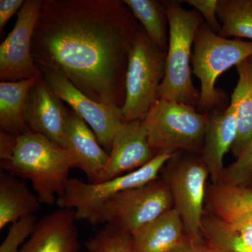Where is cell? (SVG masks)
Returning <instances> with one entry per match:
<instances>
[{"label":"cell","mask_w":252,"mask_h":252,"mask_svg":"<svg viewBox=\"0 0 252 252\" xmlns=\"http://www.w3.org/2000/svg\"><path fill=\"white\" fill-rule=\"evenodd\" d=\"M140 28L123 1L43 0L32 55L89 98L122 109L129 50Z\"/></svg>","instance_id":"obj_1"},{"label":"cell","mask_w":252,"mask_h":252,"mask_svg":"<svg viewBox=\"0 0 252 252\" xmlns=\"http://www.w3.org/2000/svg\"><path fill=\"white\" fill-rule=\"evenodd\" d=\"M74 167L75 159L68 149L32 131L16 137L12 157L1 163V171L31 181L39 201L48 206L64 193Z\"/></svg>","instance_id":"obj_2"},{"label":"cell","mask_w":252,"mask_h":252,"mask_svg":"<svg viewBox=\"0 0 252 252\" xmlns=\"http://www.w3.org/2000/svg\"><path fill=\"white\" fill-rule=\"evenodd\" d=\"M168 20L169 41L165 74L158 90L159 98L196 107L200 92L191 78L192 49L203 18L196 10L182 7L180 1H162Z\"/></svg>","instance_id":"obj_3"},{"label":"cell","mask_w":252,"mask_h":252,"mask_svg":"<svg viewBox=\"0 0 252 252\" xmlns=\"http://www.w3.org/2000/svg\"><path fill=\"white\" fill-rule=\"evenodd\" d=\"M177 155V153L170 152L158 154L147 165L137 170L97 183L70 178L56 204L59 208L74 210L77 220L99 224L102 223L104 207L112 199L126 190L157 180L167 162Z\"/></svg>","instance_id":"obj_4"},{"label":"cell","mask_w":252,"mask_h":252,"mask_svg":"<svg viewBox=\"0 0 252 252\" xmlns=\"http://www.w3.org/2000/svg\"><path fill=\"white\" fill-rule=\"evenodd\" d=\"M252 56V41L230 39L203 23L197 31L191 56L192 73L200 81L199 112L208 114L220 101L216 89L220 76Z\"/></svg>","instance_id":"obj_5"},{"label":"cell","mask_w":252,"mask_h":252,"mask_svg":"<svg viewBox=\"0 0 252 252\" xmlns=\"http://www.w3.org/2000/svg\"><path fill=\"white\" fill-rule=\"evenodd\" d=\"M208 114L188 104L158 98L143 124L155 154L180 151L201 152L208 124Z\"/></svg>","instance_id":"obj_6"},{"label":"cell","mask_w":252,"mask_h":252,"mask_svg":"<svg viewBox=\"0 0 252 252\" xmlns=\"http://www.w3.org/2000/svg\"><path fill=\"white\" fill-rule=\"evenodd\" d=\"M166 53L151 40L141 26L129 50L126 74V99L122 108L125 122L144 121L157 102L165 74Z\"/></svg>","instance_id":"obj_7"},{"label":"cell","mask_w":252,"mask_h":252,"mask_svg":"<svg viewBox=\"0 0 252 252\" xmlns=\"http://www.w3.org/2000/svg\"><path fill=\"white\" fill-rule=\"evenodd\" d=\"M173 206L170 187L157 179L118 194L104 207L102 223L132 235Z\"/></svg>","instance_id":"obj_8"},{"label":"cell","mask_w":252,"mask_h":252,"mask_svg":"<svg viewBox=\"0 0 252 252\" xmlns=\"http://www.w3.org/2000/svg\"><path fill=\"white\" fill-rule=\"evenodd\" d=\"M172 160L163 180L170 187L173 208L180 214L187 236L203 240L202 225L208 170L201 159L189 157L175 160L174 158Z\"/></svg>","instance_id":"obj_9"},{"label":"cell","mask_w":252,"mask_h":252,"mask_svg":"<svg viewBox=\"0 0 252 252\" xmlns=\"http://www.w3.org/2000/svg\"><path fill=\"white\" fill-rule=\"evenodd\" d=\"M43 0H26L11 32L0 46V80L18 81L41 73L32 55V41Z\"/></svg>","instance_id":"obj_10"},{"label":"cell","mask_w":252,"mask_h":252,"mask_svg":"<svg viewBox=\"0 0 252 252\" xmlns=\"http://www.w3.org/2000/svg\"><path fill=\"white\" fill-rule=\"evenodd\" d=\"M52 92L63 102L70 106L94 131L102 148L109 154L116 132L125 122L122 109L93 100L77 89L65 77L39 67Z\"/></svg>","instance_id":"obj_11"},{"label":"cell","mask_w":252,"mask_h":252,"mask_svg":"<svg viewBox=\"0 0 252 252\" xmlns=\"http://www.w3.org/2000/svg\"><path fill=\"white\" fill-rule=\"evenodd\" d=\"M109 154L108 164L101 182L137 170L157 156L149 143L143 122L140 120L124 122L118 128Z\"/></svg>","instance_id":"obj_12"},{"label":"cell","mask_w":252,"mask_h":252,"mask_svg":"<svg viewBox=\"0 0 252 252\" xmlns=\"http://www.w3.org/2000/svg\"><path fill=\"white\" fill-rule=\"evenodd\" d=\"M68 109L48 86L41 74L28 96L25 121L32 132L46 136L67 148L65 122Z\"/></svg>","instance_id":"obj_13"},{"label":"cell","mask_w":252,"mask_h":252,"mask_svg":"<svg viewBox=\"0 0 252 252\" xmlns=\"http://www.w3.org/2000/svg\"><path fill=\"white\" fill-rule=\"evenodd\" d=\"M237 114L238 106L232 102L226 109H215L208 113L201 160L208 170L213 185L221 183L225 170L223 160L225 154L231 150L237 137Z\"/></svg>","instance_id":"obj_14"},{"label":"cell","mask_w":252,"mask_h":252,"mask_svg":"<svg viewBox=\"0 0 252 252\" xmlns=\"http://www.w3.org/2000/svg\"><path fill=\"white\" fill-rule=\"evenodd\" d=\"M75 211L59 208L38 220L20 252H79Z\"/></svg>","instance_id":"obj_15"},{"label":"cell","mask_w":252,"mask_h":252,"mask_svg":"<svg viewBox=\"0 0 252 252\" xmlns=\"http://www.w3.org/2000/svg\"><path fill=\"white\" fill-rule=\"evenodd\" d=\"M65 134L67 149L75 159L77 168L84 172L90 183L100 182L109 154L99 144L94 131L72 109L66 118Z\"/></svg>","instance_id":"obj_16"},{"label":"cell","mask_w":252,"mask_h":252,"mask_svg":"<svg viewBox=\"0 0 252 252\" xmlns=\"http://www.w3.org/2000/svg\"><path fill=\"white\" fill-rule=\"evenodd\" d=\"M202 233L217 252H252V213L227 220L204 215Z\"/></svg>","instance_id":"obj_17"},{"label":"cell","mask_w":252,"mask_h":252,"mask_svg":"<svg viewBox=\"0 0 252 252\" xmlns=\"http://www.w3.org/2000/svg\"><path fill=\"white\" fill-rule=\"evenodd\" d=\"M185 225L175 208L137 230L132 236L135 252H169L185 238Z\"/></svg>","instance_id":"obj_18"},{"label":"cell","mask_w":252,"mask_h":252,"mask_svg":"<svg viewBox=\"0 0 252 252\" xmlns=\"http://www.w3.org/2000/svg\"><path fill=\"white\" fill-rule=\"evenodd\" d=\"M42 204L27 184L18 177L0 173V230L23 217L34 215Z\"/></svg>","instance_id":"obj_19"},{"label":"cell","mask_w":252,"mask_h":252,"mask_svg":"<svg viewBox=\"0 0 252 252\" xmlns=\"http://www.w3.org/2000/svg\"><path fill=\"white\" fill-rule=\"evenodd\" d=\"M40 74L24 80L0 83L1 130L14 136L23 135L31 131L25 121V113L30 92Z\"/></svg>","instance_id":"obj_20"},{"label":"cell","mask_w":252,"mask_h":252,"mask_svg":"<svg viewBox=\"0 0 252 252\" xmlns=\"http://www.w3.org/2000/svg\"><path fill=\"white\" fill-rule=\"evenodd\" d=\"M205 201L211 214L222 220L252 213V189L212 184L207 188Z\"/></svg>","instance_id":"obj_21"},{"label":"cell","mask_w":252,"mask_h":252,"mask_svg":"<svg viewBox=\"0 0 252 252\" xmlns=\"http://www.w3.org/2000/svg\"><path fill=\"white\" fill-rule=\"evenodd\" d=\"M136 19L140 21L144 31L160 50L167 53L169 28L166 11L161 1L157 0H124Z\"/></svg>","instance_id":"obj_22"},{"label":"cell","mask_w":252,"mask_h":252,"mask_svg":"<svg viewBox=\"0 0 252 252\" xmlns=\"http://www.w3.org/2000/svg\"><path fill=\"white\" fill-rule=\"evenodd\" d=\"M217 16L221 25L220 36L252 41V0H219Z\"/></svg>","instance_id":"obj_23"},{"label":"cell","mask_w":252,"mask_h":252,"mask_svg":"<svg viewBox=\"0 0 252 252\" xmlns=\"http://www.w3.org/2000/svg\"><path fill=\"white\" fill-rule=\"evenodd\" d=\"M86 252H135L132 236L107 225L85 244Z\"/></svg>","instance_id":"obj_24"},{"label":"cell","mask_w":252,"mask_h":252,"mask_svg":"<svg viewBox=\"0 0 252 252\" xmlns=\"http://www.w3.org/2000/svg\"><path fill=\"white\" fill-rule=\"evenodd\" d=\"M252 182V138L235 162L225 168L220 184L233 187H249Z\"/></svg>","instance_id":"obj_25"},{"label":"cell","mask_w":252,"mask_h":252,"mask_svg":"<svg viewBox=\"0 0 252 252\" xmlns=\"http://www.w3.org/2000/svg\"><path fill=\"white\" fill-rule=\"evenodd\" d=\"M38 220L35 215H28L11 224L0 252H20V247L32 235Z\"/></svg>","instance_id":"obj_26"},{"label":"cell","mask_w":252,"mask_h":252,"mask_svg":"<svg viewBox=\"0 0 252 252\" xmlns=\"http://www.w3.org/2000/svg\"><path fill=\"white\" fill-rule=\"evenodd\" d=\"M185 2L191 6L201 15L206 24L212 31L219 34L221 30V25L218 16L219 0H187Z\"/></svg>","instance_id":"obj_27"},{"label":"cell","mask_w":252,"mask_h":252,"mask_svg":"<svg viewBox=\"0 0 252 252\" xmlns=\"http://www.w3.org/2000/svg\"><path fill=\"white\" fill-rule=\"evenodd\" d=\"M23 0H1L0 1V32H2L6 23L22 7Z\"/></svg>","instance_id":"obj_28"},{"label":"cell","mask_w":252,"mask_h":252,"mask_svg":"<svg viewBox=\"0 0 252 252\" xmlns=\"http://www.w3.org/2000/svg\"><path fill=\"white\" fill-rule=\"evenodd\" d=\"M169 252H217L214 250L211 246L208 245L206 242L203 240H195L194 239L189 238V236L185 237L184 240L181 242L178 246Z\"/></svg>","instance_id":"obj_29"},{"label":"cell","mask_w":252,"mask_h":252,"mask_svg":"<svg viewBox=\"0 0 252 252\" xmlns=\"http://www.w3.org/2000/svg\"><path fill=\"white\" fill-rule=\"evenodd\" d=\"M16 137L1 130L0 132V159L1 163L9 161L12 157L15 146L16 143Z\"/></svg>","instance_id":"obj_30"}]
</instances>
